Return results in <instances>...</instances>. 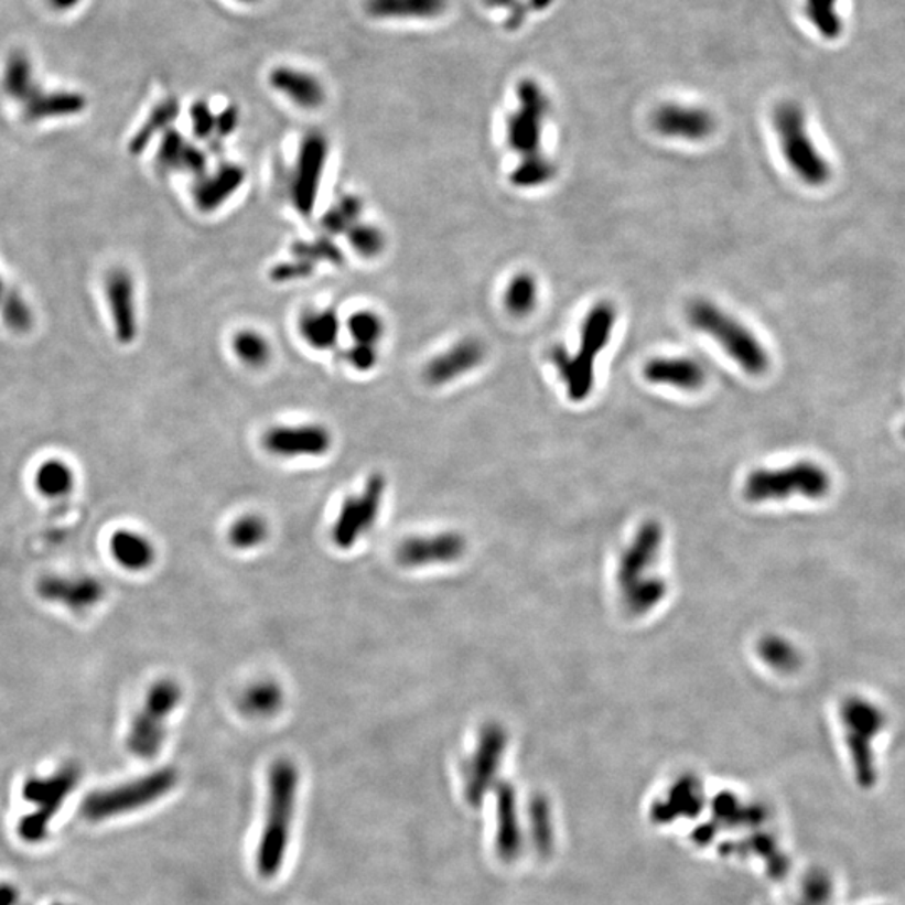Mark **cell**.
<instances>
[{
    "instance_id": "1",
    "label": "cell",
    "mask_w": 905,
    "mask_h": 905,
    "mask_svg": "<svg viewBox=\"0 0 905 905\" xmlns=\"http://www.w3.org/2000/svg\"><path fill=\"white\" fill-rule=\"evenodd\" d=\"M850 782L862 795H874L884 782L879 737L887 728L884 710L863 696H849L839 708Z\"/></svg>"
},
{
    "instance_id": "2",
    "label": "cell",
    "mask_w": 905,
    "mask_h": 905,
    "mask_svg": "<svg viewBox=\"0 0 905 905\" xmlns=\"http://www.w3.org/2000/svg\"><path fill=\"white\" fill-rule=\"evenodd\" d=\"M298 790L299 772L294 763L289 759L273 763L270 768L266 823L257 849V869L263 877H273L285 860Z\"/></svg>"
},
{
    "instance_id": "3",
    "label": "cell",
    "mask_w": 905,
    "mask_h": 905,
    "mask_svg": "<svg viewBox=\"0 0 905 905\" xmlns=\"http://www.w3.org/2000/svg\"><path fill=\"white\" fill-rule=\"evenodd\" d=\"M615 308L601 301L589 311L581 331V349L570 354L565 347L550 351V360L557 367L567 395L573 402H582L591 396L595 381V359L605 349L615 324Z\"/></svg>"
},
{
    "instance_id": "4",
    "label": "cell",
    "mask_w": 905,
    "mask_h": 905,
    "mask_svg": "<svg viewBox=\"0 0 905 905\" xmlns=\"http://www.w3.org/2000/svg\"><path fill=\"white\" fill-rule=\"evenodd\" d=\"M688 319L696 331L713 337L731 359L752 376L768 371L769 356L758 337L745 324L707 299H698L688 308Z\"/></svg>"
},
{
    "instance_id": "5",
    "label": "cell",
    "mask_w": 905,
    "mask_h": 905,
    "mask_svg": "<svg viewBox=\"0 0 905 905\" xmlns=\"http://www.w3.org/2000/svg\"><path fill=\"white\" fill-rule=\"evenodd\" d=\"M832 488V478L823 466L815 462H797L784 468H759L746 476L743 495L752 504L782 502L791 497L808 500L826 498Z\"/></svg>"
},
{
    "instance_id": "6",
    "label": "cell",
    "mask_w": 905,
    "mask_h": 905,
    "mask_svg": "<svg viewBox=\"0 0 905 905\" xmlns=\"http://www.w3.org/2000/svg\"><path fill=\"white\" fill-rule=\"evenodd\" d=\"M773 127L791 172L805 185L814 188L827 185L832 176V169L808 133L807 118L801 106L794 101L779 103L773 111Z\"/></svg>"
},
{
    "instance_id": "7",
    "label": "cell",
    "mask_w": 905,
    "mask_h": 905,
    "mask_svg": "<svg viewBox=\"0 0 905 905\" xmlns=\"http://www.w3.org/2000/svg\"><path fill=\"white\" fill-rule=\"evenodd\" d=\"M182 701V688L172 679L154 682L128 734V748L138 758L151 759L163 748L166 721Z\"/></svg>"
},
{
    "instance_id": "8",
    "label": "cell",
    "mask_w": 905,
    "mask_h": 905,
    "mask_svg": "<svg viewBox=\"0 0 905 905\" xmlns=\"http://www.w3.org/2000/svg\"><path fill=\"white\" fill-rule=\"evenodd\" d=\"M176 784V772L172 768L158 769L143 778L111 790L96 791L83 804V815L88 820L99 821L153 804L169 794Z\"/></svg>"
},
{
    "instance_id": "9",
    "label": "cell",
    "mask_w": 905,
    "mask_h": 905,
    "mask_svg": "<svg viewBox=\"0 0 905 905\" xmlns=\"http://www.w3.org/2000/svg\"><path fill=\"white\" fill-rule=\"evenodd\" d=\"M518 106L507 118V141L521 158L542 153L543 122L550 112V99L535 79H521L517 86Z\"/></svg>"
},
{
    "instance_id": "10",
    "label": "cell",
    "mask_w": 905,
    "mask_h": 905,
    "mask_svg": "<svg viewBox=\"0 0 905 905\" xmlns=\"http://www.w3.org/2000/svg\"><path fill=\"white\" fill-rule=\"evenodd\" d=\"M782 891L766 905H847L845 885L830 865H807L782 882Z\"/></svg>"
},
{
    "instance_id": "11",
    "label": "cell",
    "mask_w": 905,
    "mask_h": 905,
    "mask_svg": "<svg viewBox=\"0 0 905 905\" xmlns=\"http://www.w3.org/2000/svg\"><path fill=\"white\" fill-rule=\"evenodd\" d=\"M77 776L79 773L76 768L66 766L50 778L29 779L24 787L25 800L37 804L39 808L37 814L21 821V833L25 840L35 842L46 836L47 821L56 814L64 797L73 790Z\"/></svg>"
},
{
    "instance_id": "12",
    "label": "cell",
    "mask_w": 905,
    "mask_h": 905,
    "mask_svg": "<svg viewBox=\"0 0 905 905\" xmlns=\"http://www.w3.org/2000/svg\"><path fill=\"white\" fill-rule=\"evenodd\" d=\"M385 488L386 480L383 475H373L367 480L360 495L344 502L340 517L333 527V542L340 549H351L363 535L371 530L381 510Z\"/></svg>"
},
{
    "instance_id": "13",
    "label": "cell",
    "mask_w": 905,
    "mask_h": 905,
    "mask_svg": "<svg viewBox=\"0 0 905 905\" xmlns=\"http://www.w3.org/2000/svg\"><path fill=\"white\" fill-rule=\"evenodd\" d=\"M507 731L502 724L483 726L478 745L465 765V795L470 804H478L497 778L507 750Z\"/></svg>"
},
{
    "instance_id": "14",
    "label": "cell",
    "mask_w": 905,
    "mask_h": 905,
    "mask_svg": "<svg viewBox=\"0 0 905 905\" xmlns=\"http://www.w3.org/2000/svg\"><path fill=\"white\" fill-rule=\"evenodd\" d=\"M328 143L319 131L305 134L295 160L291 180V198L295 211L309 217L315 208L322 175L327 163Z\"/></svg>"
},
{
    "instance_id": "15",
    "label": "cell",
    "mask_w": 905,
    "mask_h": 905,
    "mask_svg": "<svg viewBox=\"0 0 905 905\" xmlns=\"http://www.w3.org/2000/svg\"><path fill=\"white\" fill-rule=\"evenodd\" d=\"M665 543V530L656 520H647L640 525L629 546L624 550L617 565V585L621 591L644 581L653 575L659 553Z\"/></svg>"
},
{
    "instance_id": "16",
    "label": "cell",
    "mask_w": 905,
    "mask_h": 905,
    "mask_svg": "<svg viewBox=\"0 0 905 905\" xmlns=\"http://www.w3.org/2000/svg\"><path fill=\"white\" fill-rule=\"evenodd\" d=\"M654 130L666 138L678 140L701 141L710 138L717 130V118L708 109L699 106L669 105L659 106L654 111Z\"/></svg>"
},
{
    "instance_id": "17",
    "label": "cell",
    "mask_w": 905,
    "mask_h": 905,
    "mask_svg": "<svg viewBox=\"0 0 905 905\" xmlns=\"http://www.w3.org/2000/svg\"><path fill=\"white\" fill-rule=\"evenodd\" d=\"M263 446L280 459L299 456H322L333 444V437L321 424H295L276 427L263 434Z\"/></svg>"
},
{
    "instance_id": "18",
    "label": "cell",
    "mask_w": 905,
    "mask_h": 905,
    "mask_svg": "<svg viewBox=\"0 0 905 905\" xmlns=\"http://www.w3.org/2000/svg\"><path fill=\"white\" fill-rule=\"evenodd\" d=\"M466 539L459 531H443L431 537H413L399 546L396 557L405 567L437 565L462 559Z\"/></svg>"
},
{
    "instance_id": "19",
    "label": "cell",
    "mask_w": 905,
    "mask_h": 905,
    "mask_svg": "<svg viewBox=\"0 0 905 905\" xmlns=\"http://www.w3.org/2000/svg\"><path fill=\"white\" fill-rule=\"evenodd\" d=\"M106 298L115 324L119 343L130 344L138 336L137 294L130 272L125 269H112L106 276Z\"/></svg>"
},
{
    "instance_id": "20",
    "label": "cell",
    "mask_w": 905,
    "mask_h": 905,
    "mask_svg": "<svg viewBox=\"0 0 905 905\" xmlns=\"http://www.w3.org/2000/svg\"><path fill=\"white\" fill-rule=\"evenodd\" d=\"M482 341L466 337L430 360L424 366V379L431 386H444L468 375L485 359Z\"/></svg>"
},
{
    "instance_id": "21",
    "label": "cell",
    "mask_w": 905,
    "mask_h": 905,
    "mask_svg": "<svg viewBox=\"0 0 905 905\" xmlns=\"http://www.w3.org/2000/svg\"><path fill=\"white\" fill-rule=\"evenodd\" d=\"M37 592L44 601L56 602L73 612L89 611L105 597L101 582L93 578L47 575L39 581Z\"/></svg>"
},
{
    "instance_id": "22",
    "label": "cell",
    "mask_w": 905,
    "mask_h": 905,
    "mask_svg": "<svg viewBox=\"0 0 905 905\" xmlns=\"http://www.w3.org/2000/svg\"><path fill=\"white\" fill-rule=\"evenodd\" d=\"M269 83L273 91L285 96L298 108L312 111L325 103L324 85L309 71L294 66H277L270 71Z\"/></svg>"
},
{
    "instance_id": "23",
    "label": "cell",
    "mask_w": 905,
    "mask_h": 905,
    "mask_svg": "<svg viewBox=\"0 0 905 905\" xmlns=\"http://www.w3.org/2000/svg\"><path fill=\"white\" fill-rule=\"evenodd\" d=\"M247 172L240 164H222L211 175L200 176L198 182L193 186V200L196 208L203 214L217 212L222 205L228 202L238 190L244 186Z\"/></svg>"
},
{
    "instance_id": "24",
    "label": "cell",
    "mask_w": 905,
    "mask_h": 905,
    "mask_svg": "<svg viewBox=\"0 0 905 905\" xmlns=\"http://www.w3.org/2000/svg\"><path fill=\"white\" fill-rule=\"evenodd\" d=\"M22 106L25 121L71 118L88 108V98L74 89H46L43 85Z\"/></svg>"
},
{
    "instance_id": "25",
    "label": "cell",
    "mask_w": 905,
    "mask_h": 905,
    "mask_svg": "<svg viewBox=\"0 0 905 905\" xmlns=\"http://www.w3.org/2000/svg\"><path fill=\"white\" fill-rule=\"evenodd\" d=\"M644 378L650 385L672 386L682 391H698L707 385V371L689 357H654L644 366Z\"/></svg>"
},
{
    "instance_id": "26",
    "label": "cell",
    "mask_w": 905,
    "mask_h": 905,
    "mask_svg": "<svg viewBox=\"0 0 905 905\" xmlns=\"http://www.w3.org/2000/svg\"><path fill=\"white\" fill-rule=\"evenodd\" d=\"M0 88L12 101L24 105L39 88L34 60L25 50H12L0 67Z\"/></svg>"
},
{
    "instance_id": "27",
    "label": "cell",
    "mask_w": 905,
    "mask_h": 905,
    "mask_svg": "<svg viewBox=\"0 0 905 905\" xmlns=\"http://www.w3.org/2000/svg\"><path fill=\"white\" fill-rule=\"evenodd\" d=\"M448 0H364V11L378 21H431L446 12Z\"/></svg>"
},
{
    "instance_id": "28",
    "label": "cell",
    "mask_w": 905,
    "mask_h": 905,
    "mask_svg": "<svg viewBox=\"0 0 905 905\" xmlns=\"http://www.w3.org/2000/svg\"><path fill=\"white\" fill-rule=\"evenodd\" d=\"M157 160L164 170L192 173L195 176H203L207 172V154L173 128L161 134Z\"/></svg>"
},
{
    "instance_id": "29",
    "label": "cell",
    "mask_w": 905,
    "mask_h": 905,
    "mask_svg": "<svg viewBox=\"0 0 905 905\" xmlns=\"http://www.w3.org/2000/svg\"><path fill=\"white\" fill-rule=\"evenodd\" d=\"M111 553L119 565L131 572H141L154 562L153 543L141 534L131 530H119L112 535Z\"/></svg>"
},
{
    "instance_id": "30",
    "label": "cell",
    "mask_w": 905,
    "mask_h": 905,
    "mask_svg": "<svg viewBox=\"0 0 905 905\" xmlns=\"http://www.w3.org/2000/svg\"><path fill=\"white\" fill-rule=\"evenodd\" d=\"M299 333L312 349H333L340 341L341 321L331 309L309 311L299 321Z\"/></svg>"
},
{
    "instance_id": "31",
    "label": "cell",
    "mask_w": 905,
    "mask_h": 905,
    "mask_svg": "<svg viewBox=\"0 0 905 905\" xmlns=\"http://www.w3.org/2000/svg\"><path fill=\"white\" fill-rule=\"evenodd\" d=\"M668 591L666 579L653 573L644 581L621 591V597H623L624 608L634 617H639V615L649 614L661 604Z\"/></svg>"
},
{
    "instance_id": "32",
    "label": "cell",
    "mask_w": 905,
    "mask_h": 905,
    "mask_svg": "<svg viewBox=\"0 0 905 905\" xmlns=\"http://www.w3.org/2000/svg\"><path fill=\"white\" fill-rule=\"evenodd\" d=\"M180 109L182 108H180V101L176 98H166L158 103V105L151 109L150 115H148L147 121L141 125L140 130L131 138V153L140 154L141 151L151 143L154 137L172 130L173 122L179 119Z\"/></svg>"
},
{
    "instance_id": "33",
    "label": "cell",
    "mask_w": 905,
    "mask_h": 905,
    "mask_svg": "<svg viewBox=\"0 0 905 905\" xmlns=\"http://www.w3.org/2000/svg\"><path fill=\"white\" fill-rule=\"evenodd\" d=\"M756 653L768 668L784 672V675L795 672L801 666L800 650L784 636H776V634L763 636L756 644Z\"/></svg>"
},
{
    "instance_id": "34",
    "label": "cell",
    "mask_w": 905,
    "mask_h": 905,
    "mask_svg": "<svg viewBox=\"0 0 905 905\" xmlns=\"http://www.w3.org/2000/svg\"><path fill=\"white\" fill-rule=\"evenodd\" d=\"M283 691L277 682L260 681L250 686L241 696L240 707L252 718H267L282 708Z\"/></svg>"
},
{
    "instance_id": "35",
    "label": "cell",
    "mask_w": 905,
    "mask_h": 905,
    "mask_svg": "<svg viewBox=\"0 0 905 905\" xmlns=\"http://www.w3.org/2000/svg\"><path fill=\"white\" fill-rule=\"evenodd\" d=\"M74 486V473L61 460H47L35 472V488L47 498L69 495Z\"/></svg>"
},
{
    "instance_id": "36",
    "label": "cell",
    "mask_w": 905,
    "mask_h": 905,
    "mask_svg": "<svg viewBox=\"0 0 905 905\" xmlns=\"http://www.w3.org/2000/svg\"><path fill=\"white\" fill-rule=\"evenodd\" d=\"M539 299V285L531 273H517L505 291V308L515 317H525L534 311Z\"/></svg>"
},
{
    "instance_id": "37",
    "label": "cell",
    "mask_w": 905,
    "mask_h": 905,
    "mask_svg": "<svg viewBox=\"0 0 905 905\" xmlns=\"http://www.w3.org/2000/svg\"><path fill=\"white\" fill-rule=\"evenodd\" d=\"M557 176V164L543 153L521 158L517 169L511 172V185L518 188H535L547 185Z\"/></svg>"
},
{
    "instance_id": "38",
    "label": "cell",
    "mask_w": 905,
    "mask_h": 905,
    "mask_svg": "<svg viewBox=\"0 0 905 905\" xmlns=\"http://www.w3.org/2000/svg\"><path fill=\"white\" fill-rule=\"evenodd\" d=\"M231 349L240 363L249 367H263L272 357V346L259 331L244 328L231 340Z\"/></svg>"
},
{
    "instance_id": "39",
    "label": "cell",
    "mask_w": 905,
    "mask_h": 905,
    "mask_svg": "<svg viewBox=\"0 0 905 905\" xmlns=\"http://www.w3.org/2000/svg\"><path fill=\"white\" fill-rule=\"evenodd\" d=\"M363 200L356 195H344L325 212L321 225L327 235L347 234L354 225L359 224L363 214Z\"/></svg>"
},
{
    "instance_id": "40",
    "label": "cell",
    "mask_w": 905,
    "mask_h": 905,
    "mask_svg": "<svg viewBox=\"0 0 905 905\" xmlns=\"http://www.w3.org/2000/svg\"><path fill=\"white\" fill-rule=\"evenodd\" d=\"M346 327L354 343L371 344V346H378L386 331L381 315L369 309L353 312L347 319Z\"/></svg>"
},
{
    "instance_id": "41",
    "label": "cell",
    "mask_w": 905,
    "mask_h": 905,
    "mask_svg": "<svg viewBox=\"0 0 905 905\" xmlns=\"http://www.w3.org/2000/svg\"><path fill=\"white\" fill-rule=\"evenodd\" d=\"M837 4L839 0H804L805 15L823 37H837L842 31Z\"/></svg>"
},
{
    "instance_id": "42",
    "label": "cell",
    "mask_w": 905,
    "mask_h": 905,
    "mask_svg": "<svg viewBox=\"0 0 905 905\" xmlns=\"http://www.w3.org/2000/svg\"><path fill=\"white\" fill-rule=\"evenodd\" d=\"M267 535H269V527L262 517L245 515L231 525L228 539L235 549L249 550L259 547L267 539Z\"/></svg>"
},
{
    "instance_id": "43",
    "label": "cell",
    "mask_w": 905,
    "mask_h": 905,
    "mask_svg": "<svg viewBox=\"0 0 905 905\" xmlns=\"http://www.w3.org/2000/svg\"><path fill=\"white\" fill-rule=\"evenodd\" d=\"M346 235L347 241H349L354 252H356L357 256L364 257V259H375V257L381 256V254L385 252V234H383L381 228L375 227V225L359 222V224L354 225Z\"/></svg>"
},
{
    "instance_id": "44",
    "label": "cell",
    "mask_w": 905,
    "mask_h": 905,
    "mask_svg": "<svg viewBox=\"0 0 905 905\" xmlns=\"http://www.w3.org/2000/svg\"><path fill=\"white\" fill-rule=\"evenodd\" d=\"M292 254H294V259L305 260L312 266L319 262L341 266L344 262V256L340 247L327 237L315 238L312 241H298L292 247Z\"/></svg>"
},
{
    "instance_id": "45",
    "label": "cell",
    "mask_w": 905,
    "mask_h": 905,
    "mask_svg": "<svg viewBox=\"0 0 905 905\" xmlns=\"http://www.w3.org/2000/svg\"><path fill=\"white\" fill-rule=\"evenodd\" d=\"M0 304H2V319H4L6 325L14 333H28L32 321H34L28 302L18 292H9L2 298Z\"/></svg>"
},
{
    "instance_id": "46",
    "label": "cell",
    "mask_w": 905,
    "mask_h": 905,
    "mask_svg": "<svg viewBox=\"0 0 905 905\" xmlns=\"http://www.w3.org/2000/svg\"><path fill=\"white\" fill-rule=\"evenodd\" d=\"M190 119H192L193 134L198 140H208L214 137L217 115L207 101L193 103L190 108Z\"/></svg>"
},
{
    "instance_id": "47",
    "label": "cell",
    "mask_w": 905,
    "mask_h": 905,
    "mask_svg": "<svg viewBox=\"0 0 905 905\" xmlns=\"http://www.w3.org/2000/svg\"><path fill=\"white\" fill-rule=\"evenodd\" d=\"M314 269L315 266L305 262V260H289V262H282L273 267L270 270V279L279 283L294 282V280L308 279L314 273Z\"/></svg>"
},
{
    "instance_id": "48",
    "label": "cell",
    "mask_w": 905,
    "mask_h": 905,
    "mask_svg": "<svg viewBox=\"0 0 905 905\" xmlns=\"http://www.w3.org/2000/svg\"><path fill=\"white\" fill-rule=\"evenodd\" d=\"M346 359L349 366L354 367L356 371H371L379 363L378 346L354 343V346L347 349Z\"/></svg>"
},
{
    "instance_id": "49",
    "label": "cell",
    "mask_w": 905,
    "mask_h": 905,
    "mask_svg": "<svg viewBox=\"0 0 905 905\" xmlns=\"http://www.w3.org/2000/svg\"><path fill=\"white\" fill-rule=\"evenodd\" d=\"M240 122V112L237 106L228 105L222 109L217 115V122H215V134L218 138H227L235 133Z\"/></svg>"
},
{
    "instance_id": "50",
    "label": "cell",
    "mask_w": 905,
    "mask_h": 905,
    "mask_svg": "<svg viewBox=\"0 0 905 905\" xmlns=\"http://www.w3.org/2000/svg\"><path fill=\"white\" fill-rule=\"evenodd\" d=\"M47 11L57 18H66V15L74 14L85 6L86 0H43Z\"/></svg>"
},
{
    "instance_id": "51",
    "label": "cell",
    "mask_w": 905,
    "mask_h": 905,
    "mask_svg": "<svg viewBox=\"0 0 905 905\" xmlns=\"http://www.w3.org/2000/svg\"><path fill=\"white\" fill-rule=\"evenodd\" d=\"M485 2L486 8L489 9H504V11H511V9L517 8L518 4H521L524 0H483Z\"/></svg>"
},
{
    "instance_id": "52",
    "label": "cell",
    "mask_w": 905,
    "mask_h": 905,
    "mask_svg": "<svg viewBox=\"0 0 905 905\" xmlns=\"http://www.w3.org/2000/svg\"><path fill=\"white\" fill-rule=\"evenodd\" d=\"M527 2L528 11L542 12L547 11L553 4V0H525Z\"/></svg>"
},
{
    "instance_id": "53",
    "label": "cell",
    "mask_w": 905,
    "mask_h": 905,
    "mask_svg": "<svg viewBox=\"0 0 905 905\" xmlns=\"http://www.w3.org/2000/svg\"><path fill=\"white\" fill-rule=\"evenodd\" d=\"M15 902V891L9 887H0V905H12Z\"/></svg>"
},
{
    "instance_id": "54",
    "label": "cell",
    "mask_w": 905,
    "mask_h": 905,
    "mask_svg": "<svg viewBox=\"0 0 905 905\" xmlns=\"http://www.w3.org/2000/svg\"><path fill=\"white\" fill-rule=\"evenodd\" d=\"M855 905H895L894 902L887 901V898H868V901H862L860 904Z\"/></svg>"
},
{
    "instance_id": "55",
    "label": "cell",
    "mask_w": 905,
    "mask_h": 905,
    "mask_svg": "<svg viewBox=\"0 0 905 905\" xmlns=\"http://www.w3.org/2000/svg\"><path fill=\"white\" fill-rule=\"evenodd\" d=\"M234 2H237V4L252 6L257 4V2H260V0H234Z\"/></svg>"
},
{
    "instance_id": "56",
    "label": "cell",
    "mask_w": 905,
    "mask_h": 905,
    "mask_svg": "<svg viewBox=\"0 0 905 905\" xmlns=\"http://www.w3.org/2000/svg\"><path fill=\"white\" fill-rule=\"evenodd\" d=\"M2 298H4V283L0 280V301H2Z\"/></svg>"
},
{
    "instance_id": "57",
    "label": "cell",
    "mask_w": 905,
    "mask_h": 905,
    "mask_svg": "<svg viewBox=\"0 0 905 905\" xmlns=\"http://www.w3.org/2000/svg\"><path fill=\"white\" fill-rule=\"evenodd\" d=\"M904 437H905V427H904Z\"/></svg>"
}]
</instances>
